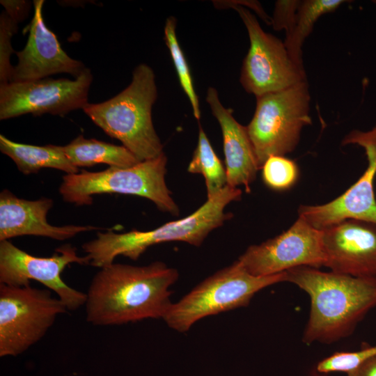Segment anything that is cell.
<instances>
[{"label": "cell", "mask_w": 376, "mask_h": 376, "mask_svg": "<svg viewBox=\"0 0 376 376\" xmlns=\"http://www.w3.org/2000/svg\"><path fill=\"white\" fill-rule=\"evenodd\" d=\"M178 276L161 261L144 266L113 263L100 268L86 293V321L113 326L163 319L172 304L169 288Z\"/></svg>", "instance_id": "obj_1"}, {"label": "cell", "mask_w": 376, "mask_h": 376, "mask_svg": "<svg viewBox=\"0 0 376 376\" xmlns=\"http://www.w3.org/2000/svg\"><path fill=\"white\" fill-rule=\"evenodd\" d=\"M286 281L310 297L311 310L302 340L330 344L351 335L376 307V276L355 277L301 266L286 271Z\"/></svg>", "instance_id": "obj_2"}, {"label": "cell", "mask_w": 376, "mask_h": 376, "mask_svg": "<svg viewBox=\"0 0 376 376\" xmlns=\"http://www.w3.org/2000/svg\"><path fill=\"white\" fill-rule=\"evenodd\" d=\"M242 194L238 187L226 185L185 218L148 231L98 232L95 239L82 245L83 251L91 265L102 268L113 263L118 256L136 260L148 247L157 244L180 241L199 246L211 231L233 217V214L225 212L224 209L230 203L240 200Z\"/></svg>", "instance_id": "obj_3"}, {"label": "cell", "mask_w": 376, "mask_h": 376, "mask_svg": "<svg viewBox=\"0 0 376 376\" xmlns=\"http://www.w3.org/2000/svg\"><path fill=\"white\" fill-rule=\"evenodd\" d=\"M157 97L154 72L141 63L135 68L131 83L123 91L107 101L88 103L83 110L97 126L142 162L164 152L152 120Z\"/></svg>", "instance_id": "obj_4"}, {"label": "cell", "mask_w": 376, "mask_h": 376, "mask_svg": "<svg viewBox=\"0 0 376 376\" xmlns=\"http://www.w3.org/2000/svg\"><path fill=\"white\" fill-rule=\"evenodd\" d=\"M167 157H158L127 168L109 167L104 171L85 170L66 174L59 187L63 200L76 205L93 203V196L102 194L139 196L150 200L163 212L178 215L179 207L165 180Z\"/></svg>", "instance_id": "obj_5"}, {"label": "cell", "mask_w": 376, "mask_h": 376, "mask_svg": "<svg viewBox=\"0 0 376 376\" xmlns=\"http://www.w3.org/2000/svg\"><path fill=\"white\" fill-rule=\"evenodd\" d=\"M284 281L286 272L256 276L236 260L206 278L176 303H172L163 320L171 329L186 332L198 320L246 306L256 292Z\"/></svg>", "instance_id": "obj_6"}, {"label": "cell", "mask_w": 376, "mask_h": 376, "mask_svg": "<svg viewBox=\"0 0 376 376\" xmlns=\"http://www.w3.org/2000/svg\"><path fill=\"white\" fill-rule=\"evenodd\" d=\"M306 80L256 97L253 116L246 126L260 169L272 155L292 152L303 128L312 123Z\"/></svg>", "instance_id": "obj_7"}, {"label": "cell", "mask_w": 376, "mask_h": 376, "mask_svg": "<svg viewBox=\"0 0 376 376\" xmlns=\"http://www.w3.org/2000/svg\"><path fill=\"white\" fill-rule=\"evenodd\" d=\"M217 8H233L244 24L250 41L241 70L240 83L256 97L288 88L306 80L304 68L291 58L284 42L266 33L240 1H213Z\"/></svg>", "instance_id": "obj_8"}, {"label": "cell", "mask_w": 376, "mask_h": 376, "mask_svg": "<svg viewBox=\"0 0 376 376\" xmlns=\"http://www.w3.org/2000/svg\"><path fill=\"white\" fill-rule=\"evenodd\" d=\"M67 310L47 288L0 284V356L26 351Z\"/></svg>", "instance_id": "obj_9"}, {"label": "cell", "mask_w": 376, "mask_h": 376, "mask_svg": "<svg viewBox=\"0 0 376 376\" xmlns=\"http://www.w3.org/2000/svg\"><path fill=\"white\" fill-rule=\"evenodd\" d=\"M93 81L85 68L74 80L45 78L29 81H10L0 85V120L31 113L63 116L82 109L88 103Z\"/></svg>", "instance_id": "obj_10"}, {"label": "cell", "mask_w": 376, "mask_h": 376, "mask_svg": "<svg viewBox=\"0 0 376 376\" xmlns=\"http://www.w3.org/2000/svg\"><path fill=\"white\" fill-rule=\"evenodd\" d=\"M71 263L90 265V260L87 256H79L70 244L57 248L50 257H38L8 240L0 242V284L24 286L36 281L54 292L68 310L75 311L85 305L86 295L61 279L62 272Z\"/></svg>", "instance_id": "obj_11"}, {"label": "cell", "mask_w": 376, "mask_h": 376, "mask_svg": "<svg viewBox=\"0 0 376 376\" xmlns=\"http://www.w3.org/2000/svg\"><path fill=\"white\" fill-rule=\"evenodd\" d=\"M237 260L251 274L265 276L288 269L324 266L322 230L301 217L287 230L260 244H253Z\"/></svg>", "instance_id": "obj_12"}, {"label": "cell", "mask_w": 376, "mask_h": 376, "mask_svg": "<svg viewBox=\"0 0 376 376\" xmlns=\"http://www.w3.org/2000/svg\"><path fill=\"white\" fill-rule=\"evenodd\" d=\"M343 145L357 144L365 150L368 166L363 173L345 192L322 205H301L299 217L318 230H323L348 219L376 224V199L374 182L376 176V125L368 131L354 130L343 139Z\"/></svg>", "instance_id": "obj_13"}, {"label": "cell", "mask_w": 376, "mask_h": 376, "mask_svg": "<svg viewBox=\"0 0 376 376\" xmlns=\"http://www.w3.org/2000/svg\"><path fill=\"white\" fill-rule=\"evenodd\" d=\"M322 230L324 266L355 277L376 276V224L348 219Z\"/></svg>", "instance_id": "obj_14"}, {"label": "cell", "mask_w": 376, "mask_h": 376, "mask_svg": "<svg viewBox=\"0 0 376 376\" xmlns=\"http://www.w3.org/2000/svg\"><path fill=\"white\" fill-rule=\"evenodd\" d=\"M33 2L34 13L28 40L24 48L16 52L18 62L13 66L10 81H35L57 73L78 77L85 70L84 65L70 57L61 48L56 36L46 26L42 17L45 1Z\"/></svg>", "instance_id": "obj_15"}, {"label": "cell", "mask_w": 376, "mask_h": 376, "mask_svg": "<svg viewBox=\"0 0 376 376\" xmlns=\"http://www.w3.org/2000/svg\"><path fill=\"white\" fill-rule=\"evenodd\" d=\"M52 206L51 198L29 201L17 197L7 189L2 191L0 194V242L22 235L65 240L80 233L100 229L92 226H52L47 219Z\"/></svg>", "instance_id": "obj_16"}, {"label": "cell", "mask_w": 376, "mask_h": 376, "mask_svg": "<svg viewBox=\"0 0 376 376\" xmlns=\"http://www.w3.org/2000/svg\"><path fill=\"white\" fill-rule=\"evenodd\" d=\"M206 101L221 130L227 185L236 188L243 185L250 193V186L260 169L246 126L239 123L232 111L221 104L214 88H208Z\"/></svg>", "instance_id": "obj_17"}, {"label": "cell", "mask_w": 376, "mask_h": 376, "mask_svg": "<svg viewBox=\"0 0 376 376\" xmlns=\"http://www.w3.org/2000/svg\"><path fill=\"white\" fill-rule=\"evenodd\" d=\"M0 150L11 158L19 171L25 175L36 173L43 168L58 169L66 174L79 173V169L68 158L63 146L24 144L1 134Z\"/></svg>", "instance_id": "obj_18"}, {"label": "cell", "mask_w": 376, "mask_h": 376, "mask_svg": "<svg viewBox=\"0 0 376 376\" xmlns=\"http://www.w3.org/2000/svg\"><path fill=\"white\" fill-rule=\"evenodd\" d=\"M70 162L76 167H91L105 164L109 167L127 168L141 161L123 146L85 139L79 135L63 146Z\"/></svg>", "instance_id": "obj_19"}, {"label": "cell", "mask_w": 376, "mask_h": 376, "mask_svg": "<svg viewBox=\"0 0 376 376\" xmlns=\"http://www.w3.org/2000/svg\"><path fill=\"white\" fill-rule=\"evenodd\" d=\"M344 2V0L301 1L293 29L284 41L288 54L297 65L304 68L301 47L315 23L322 15L334 12Z\"/></svg>", "instance_id": "obj_20"}, {"label": "cell", "mask_w": 376, "mask_h": 376, "mask_svg": "<svg viewBox=\"0 0 376 376\" xmlns=\"http://www.w3.org/2000/svg\"><path fill=\"white\" fill-rule=\"evenodd\" d=\"M187 171L201 174L205 178L207 199L218 194L226 185V169L213 150L201 124L198 126L197 146Z\"/></svg>", "instance_id": "obj_21"}, {"label": "cell", "mask_w": 376, "mask_h": 376, "mask_svg": "<svg viewBox=\"0 0 376 376\" xmlns=\"http://www.w3.org/2000/svg\"><path fill=\"white\" fill-rule=\"evenodd\" d=\"M176 19L173 16L166 19L164 26V40L171 56L181 87L191 105L194 116L200 120L199 101L194 87L188 63L176 36Z\"/></svg>", "instance_id": "obj_22"}, {"label": "cell", "mask_w": 376, "mask_h": 376, "mask_svg": "<svg viewBox=\"0 0 376 376\" xmlns=\"http://www.w3.org/2000/svg\"><path fill=\"white\" fill-rule=\"evenodd\" d=\"M262 177L269 188L283 191L292 187L299 177V168L292 159L282 155L269 157L262 166Z\"/></svg>", "instance_id": "obj_23"}, {"label": "cell", "mask_w": 376, "mask_h": 376, "mask_svg": "<svg viewBox=\"0 0 376 376\" xmlns=\"http://www.w3.org/2000/svg\"><path fill=\"white\" fill-rule=\"evenodd\" d=\"M376 355V345H363L355 352H338L318 363L315 369L321 374L342 372L348 373L368 359Z\"/></svg>", "instance_id": "obj_24"}, {"label": "cell", "mask_w": 376, "mask_h": 376, "mask_svg": "<svg viewBox=\"0 0 376 376\" xmlns=\"http://www.w3.org/2000/svg\"><path fill=\"white\" fill-rule=\"evenodd\" d=\"M17 24L3 11L0 15V82L4 84L10 81L13 66L10 58L15 52L11 45V38L17 31Z\"/></svg>", "instance_id": "obj_25"}, {"label": "cell", "mask_w": 376, "mask_h": 376, "mask_svg": "<svg viewBox=\"0 0 376 376\" xmlns=\"http://www.w3.org/2000/svg\"><path fill=\"white\" fill-rule=\"evenodd\" d=\"M301 1L279 0L275 3L271 25L276 31L284 29L285 37L292 31Z\"/></svg>", "instance_id": "obj_26"}, {"label": "cell", "mask_w": 376, "mask_h": 376, "mask_svg": "<svg viewBox=\"0 0 376 376\" xmlns=\"http://www.w3.org/2000/svg\"><path fill=\"white\" fill-rule=\"evenodd\" d=\"M0 3L8 16L17 23L22 22L28 16L31 8V3L28 1L1 0Z\"/></svg>", "instance_id": "obj_27"}, {"label": "cell", "mask_w": 376, "mask_h": 376, "mask_svg": "<svg viewBox=\"0 0 376 376\" xmlns=\"http://www.w3.org/2000/svg\"><path fill=\"white\" fill-rule=\"evenodd\" d=\"M347 375V376H376V355L368 359Z\"/></svg>", "instance_id": "obj_28"}]
</instances>
